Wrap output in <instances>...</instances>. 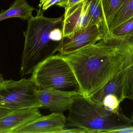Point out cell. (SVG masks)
<instances>
[{"label": "cell", "mask_w": 133, "mask_h": 133, "mask_svg": "<svg viewBox=\"0 0 133 133\" xmlns=\"http://www.w3.org/2000/svg\"><path fill=\"white\" fill-rule=\"evenodd\" d=\"M84 97H91L114 75L132 65L128 40L111 37L64 56Z\"/></svg>", "instance_id": "6da1fadb"}, {"label": "cell", "mask_w": 133, "mask_h": 133, "mask_svg": "<svg viewBox=\"0 0 133 133\" xmlns=\"http://www.w3.org/2000/svg\"><path fill=\"white\" fill-rule=\"evenodd\" d=\"M36 11V15L28 20L26 30L23 32L25 44L19 72L22 77L32 74L38 66L53 56L58 51L60 43L52 40L50 34L53 29L62 26L64 16L47 18L41 8Z\"/></svg>", "instance_id": "7a4b0ae2"}, {"label": "cell", "mask_w": 133, "mask_h": 133, "mask_svg": "<svg viewBox=\"0 0 133 133\" xmlns=\"http://www.w3.org/2000/svg\"><path fill=\"white\" fill-rule=\"evenodd\" d=\"M67 120L68 125L82 128L87 133H112L113 130L130 124V119L122 112L115 114L81 94L72 96Z\"/></svg>", "instance_id": "3957f363"}, {"label": "cell", "mask_w": 133, "mask_h": 133, "mask_svg": "<svg viewBox=\"0 0 133 133\" xmlns=\"http://www.w3.org/2000/svg\"><path fill=\"white\" fill-rule=\"evenodd\" d=\"M32 74L31 79L39 90L55 91L72 96L81 94L76 76L63 55H54L48 59Z\"/></svg>", "instance_id": "277c9868"}, {"label": "cell", "mask_w": 133, "mask_h": 133, "mask_svg": "<svg viewBox=\"0 0 133 133\" xmlns=\"http://www.w3.org/2000/svg\"><path fill=\"white\" fill-rule=\"evenodd\" d=\"M38 88L31 77L20 80H4L0 83V109L12 111L41 108Z\"/></svg>", "instance_id": "5b68a950"}, {"label": "cell", "mask_w": 133, "mask_h": 133, "mask_svg": "<svg viewBox=\"0 0 133 133\" xmlns=\"http://www.w3.org/2000/svg\"><path fill=\"white\" fill-rule=\"evenodd\" d=\"M102 39L97 26L90 25L69 36L63 37L59 45L58 54L65 56L74 53Z\"/></svg>", "instance_id": "8992f818"}, {"label": "cell", "mask_w": 133, "mask_h": 133, "mask_svg": "<svg viewBox=\"0 0 133 133\" xmlns=\"http://www.w3.org/2000/svg\"><path fill=\"white\" fill-rule=\"evenodd\" d=\"M89 0H83L65 10L62 23L63 37H68L90 26Z\"/></svg>", "instance_id": "52a82bcc"}, {"label": "cell", "mask_w": 133, "mask_h": 133, "mask_svg": "<svg viewBox=\"0 0 133 133\" xmlns=\"http://www.w3.org/2000/svg\"><path fill=\"white\" fill-rule=\"evenodd\" d=\"M66 122L63 113L54 112L48 115L41 116L14 133H60L65 129Z\"/></svg>", "instance_id": "ba28073f"}, {"label": "cell", "mask_w": 133, "mask_h": 133, "mask_svg": "<svg viewBox=\"0 0 133 133\" xmlns=\"http://www.w3.org/2000/svg\"><path fill=\"white\" fill-rule=\"evenodd\" d=\"M42 116L38 108L10 111L0 118V133H14Z\"/></svg>", "instance_id": "9c48e42d"}, {"label": "cell", "mask_w": 133, "mask_h": 133, "mask_svg": "<svg viewBox=\"0 0 133 133\" xmlns=\"http://www.w3.org/2000/svg\"><path fill=\"white\" fill-rule=\"evenodd\" d=\"M130 66L114 75L102 87L90 97L95 102L102 105L105 96L113 94L118 98L120 102H122L125 99L124 94L125 80Z\"/></svg>", "instance_id": "30bf717a"}, {"label": "cell", "mask_w": 133, "mask_h": 133, "mask_svg": "<svg viewBox=\"0 0 133 133\" xmlns=\"http://www.w3.org/2000/svg\"><path fill=\"white\" fill-rule=\"evenodd\" d=\"M37 93L42 104L41 108L53 112L63 113L69 110L71 106L72 95L55 91L39 89Z\"/></svg>", "instance_id": "8fae6325"}, {"label": "cell", "mask_w": 133, "mask_h": 133, "mask_svg": "<svg viewBox=\"0 0 133 133\" xmlns=\"http://www.w3.org/2000/svg\"><path fill=\"white\" fill-rule=\"evenodd\" d=\"M89 15L91 25H95L102 35V39L107 40L111 37L102 5V0H89Z\"/></svg>", "instance_id": "7c38bea8"}, {"label": "cell", "mask_w": 133, "mask_h": 133, "mask_svg": "<svg viewBox=\"0 0 133 133\" xmlns=\"http://www.w3.org/2000/svg\"><path fill=\"white\" fill-rule=\"evenodd\" d=\"M35 9L25 0H15L8 9L2 10L0 13V22L12 18L28 20L32 17V12Z\"/></svg>", "instance_id": "4fadbf2b"}, {"label": "cell", "mask_w": 133, "mask_h": 133, "mask_svg": "<svg viewBox=\"0 0 133 133\" xmlns=\"http://www.w3.org/2000/svg\"><path fill=\"white\" fill-rule=\"evenodd\" d=\"M133 16V0H121L109 26L110 32Z\"/></svg>", "instance_id": "5bb4252c"}, {"label": "cell", "mask_w": 133, "mask_h": 133, "mask_svg": "<svg viewBox=\"0 0 133 133\" xmlns=\"http://www.w3.org/2000/svg\"><path fill=\"white\" fill-rule=\"evenodd\" d=\"M110 34L112 37L123 40L133 37V16L111 30Z\"/></svg>", "instance_id": "9a60e30c"}, {"label": "cell", "mask_w": 133, "mask_h": 133, "mask_svg": "<svg viewBox=\"0 0 133 133\" xmlns=\"http://www.w3.org/2000/svg\"><path fill=\"white\" fill-rule=\"evenodd\" d=\"M121 0H102V5L105 18L109 26Z\"/></svg>", "instance_id": "2e32d148"}, {"label": "cell", "mask_w": 133, "mask_h": 133, "mask_svg": "<svg viewBox=\"0 0 133 133\" xmlns=\"http://www.w3.org/2000/svg\"><path fill=\"white\" fill-rule=\"evenodd\" d=\"M121 103L116 96L110 94L104 98L102 105L108 111L115 114H119L121 112L119 109V105Z\"/></svg>", "instance_id": "e0dca14e"}, {"label": "cell", "mask_w": 133, "mask_h": 133, "mask_svg": "<svg viewBox=\"0 0 133 133\" xmlns=\"http://www.w3.org/2000/svg\"><path fill=\"white\" fill-rule=\"evenodd\" d=\"M124 94L125 98L133 100V65L130 66L125 80Z\"/></svg>", "instance_id": "ac0fdd59"}, {"label": "cell", "mask_w": 133, "mask_h": 133, "mask_svg": "<svg viewBox=\"0 0 133 133\" xmlns=\"http://www.w3.org/2000/svg\"><path fill=\"white\" fill-rule=\"evenodd\" d=\"M83 0H62L56 4V5L63 8L65 10L73 5Z\"/></svg>", "instance_id": "d6986e66"}, {"label": "cell", "mask_w": 133, "mask_h": 133, "mask_svg": "<svg viewBox=\"0 0 133 133\" xmlns=\"http://www.w3.org/2000/svg\"><path fill=\"white\" fill-rule=\"evenodd\" d=\"M112 133H133V126L130 124L125 125L122 127L113 130Z\"/></svg>", "instance_id": "ffe728a7"}, {"label": "cell", "mask_w": 133, "mask_h": 133, "mask_svg": "<svg viewBox=\"0 0 133 133\" xmlns=\"http://www.w3.org/2000/svg\"><path fill=\"white\" fill-rule=\"evenodd\" d=\"M62 0H46L41 6V8L44 11H46L52 5H56L57 3Z\"/></svg>", "instance_id": "44dd1931"}, {"label": "cell", "mask_w": 133, "mask_h": 133, "mask_svg": "<svg viewBox=\"0 0 133 133\" xmlns=\"http://www.w3.org/2000/svg\"><path fill=\"white\" fill-rule=\"evenodd\" d=\"M87 133L86 130L82 128H76L70 129H64L62 130L60 133Z\"/></svg>", "instance_id": "7402d4cb"}, {"label": "cell", "mask_w": 133, "mask_h": 133, "mask_svg": "<svg viewBox=\"0 0 133 133\" xmlns=\"http://www.w3.org/2000/svg\"><path fill=\"white\" fill-rule=\"evenodd\" d=\"M10 111L7 109H0V118L6 115Z\"/></svg>", "instance_id": "603a6c76"}, {"label": "cell", "mask_w": 133, "mask_h": 133, "mask_svg": "<svg viewBox=\"0 0 133 133\" xmlns=\"http://www.w3.org/2000/svg\"><path fill=\"white\" fill-rule=\"evenodd\" d=\"M46 0H41L40 1L39 4V8H41V6L43 5V4L44 3Z\"/></svg>", "instance_id": "cb8c5ba5"}, {"label": "cell", "mask_w": 133, "mask_h": 133, "mask_svg": "<svg viewBox=\"0 0 133 133\" xmlns=\"http://www.w3.org/2000/svg\"><path fill=\"white\" fill-rule=\"evenodd\" d=\"M4 80V78H3V75L0 73V83L1 82H3Z\"/></svg>", "instance_id": "d4e9b609"}, {"label": "cell", "mask_w": 133, "mask_h": 133, "mask_svg": "<svg viewBox=\"0 0 133 133\" xmlns=\"http://www.w3.org/2000/svg\"><path fill=\"white\" fill-rule=\"evenodd\" d=\"M130 121L131 123H133V116H132L131 118L130 119Z\"/></svg>", "instance_id": "484cf974"}]
</instances>
